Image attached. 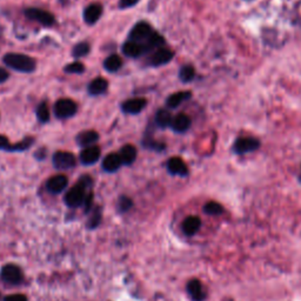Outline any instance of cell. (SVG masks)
Masks as SVG:
<instances>
[{
    "label": "cell",
    "instance_id": "1",
    "mask_svg": "<svg viewBox=\"0 0 301 301\" xmlns=\"http://www.w3.org/2000/svg\"><path fill=\"white\" fill-rule=\"evenodd\" d=\"M4 64L9 69L18 71L22 73H31L35 70V60L31 57L25 56V54L18 53H8L2 58Z\"/></svg>",
    "mask_w": 301,
    "mask_h": 301
},
{
    "label": "cell",
    "instance_id": "2",
    "mask_svg": "<svg viewBox=\"0 0 301 301\" xmlns=\"http://www.w3.org/2000/svg\"><path fill=\"white\" fill-rule=\"evenodd\" d=\"M86 189H89L86 185H84L82 181H78L77 185H74L69 192L65 196V202L70 207H79L84 205L86 199Z\"/></svg>",
    "mask_w": 301,
    "mask_h": 301
},
{
    "label": "cell",
    "instance_id": "3",
    "mask_svg": "<svg viewBox=\"0 0 301 301\" xmlns=\"http://www.w3.org/2000/svg\"><path fill=\"white\" fill-rule=\"evenodd\" d=\"M152 33H153V30H152L151 25L146 21H140L137 25H134V27L129 32V40L141 44L142 41L147 43Z\"/></svg>",
    "mask_w": 301,
    "mask_h": 301
},
{
    "label": "cell",
    "instance_id": "4",
    "mask_svg": "<svg viewBox=\"0 0 301 301\" xmlns=\"http://www.w3.org/2000/svg\"><path fill=\"white\" fill-rule=\"evenodd\" d=\"M77 103L71 99H60L54 105V113L59 119H67L77 113Z\"/></svg>",
    "mask_w": 301,
    "mask_h": 301
},
{
    "label": "cell",
    "instance_id": "5",
    "mask_svg": "<svg viewBox=\"0 0 301 301\" xmlns=\"http://www.w3.org/2000/svg\"><path fill=\"white\" fill-rule=\"evenodd\" d=\"M24 14L31 20L38 21L39 24L44 25V26H52L54 25L56 22V19H54L53 14H51L50 12L44 11V9L40 8H27L25 9Z\"/></svg>",
    "mask_w": 301,
    "mask_h": 301
},
{
    "label": "cell",
    "instance_id": "6",
    "mask_svg": "<svg viewBox=\"0 0 301 301\" xmlns=\"http://www.w3.org/2000/svg\"><path fill=\"white\" fill-rule=\"evenodd\" d=\"M76 157L70 152H57L53 155V165L58 170H70L76 166Z\"/></svg>",
    "mask_w": 301,
    "mask_h": 301
},
{
    "label": "cell",
    "instance_id": "7",
    "mask_svg": "<svg viewBox=\"0 0 301 301\" xmlns=\"http://www.w3.org/2000/svg\"><path fill=\"white\" fill-rule=\"evenodd\" d=\"M34 142V139L32 138H26L25 140H22L18 144H9L8 139L5 135H0V150L7 151V152H20L25 151L27 148L31 147V145Z\"/></svg>",
    "mask_w": 301,
    "mask_h": 301
},
{
    "label": "cell",
    "instance_id": "8",
    "mask_svg": "<svg viewBox=\"0 0 301 301\" xmlns=\"http://www.w3.org/2000/svg\"><path fill=\"white\" fill-rule=\"evenodd\" d=\"M259 146H260V141L255 138H239L234 144V151L237 152L238 154H245L248 153V152H253L255 150H258Z\"/></svg>",
    "mask_w": 301,
    "mask_h": 301
},
{
    "label": "cell",
    "instance_id": "9",
    "mask_svg": "<svg viewBox=\"0 0 301 301\" xmlns=\"http://www.w3.org/2000/svg\"><path fill=\"white\" fill-rule=\"evenodd\" d=\"M1 278L6 283L17 285L22 280L21 270L15 265H6L1 268Z\"/></svg>",
    "mask_w": 301,
    "mask_h": 301
},
{
    "label": "cell",
    "instance_id": "10",
    "mask_svg": "<svg viewBox=\"0 0 301 301\" xmlns=\"http://www.w3.org/2000/svg\"><path fill=\"white\" fill-rule=\"evenodd\" d=\"M150 50L146 44H141V43H135V41H126V43L122 45V52H124L125 56H127L129 58H138L142 56L145 52Z\"/></svg>",
    "mask_w": 301,
    "mask_h": 301
},
{
    "label": "cell",
    "instance_id": "11",
    "mask_svg": "<svg viewBox=\"0 0 301 301\" xmlns=\"http://www.w3.org/2000/svg\"><path fill=\"white\" fill-rule=\"evenodd\" d=\"M100 154H101V151H100V148L98 146H89L85 147L82 151V153H80V163L86 165V166H89V165H93L96 164L97 161L99 160Z\"/></svg>",
    "mask_w": 301,
    "mask_h": 301
},
{
    "label": "cell",
    "instance_id": "12",
    "mask_svg": "<svg viewBox=\"0 0 301 301\" xmlns=\"http://www.w3.org/2000/svg\"><path fill=\"white\" fill-rule=\"evenodd\" d=\"M147 105L146 99L144 98H132L129 100H126V101L122 103L121 108L125 113H128V114H138L140 113L142 109L145 108V106Z\"/></svg>",
    "mask_w": 301,
    "mask_h": 301
},
{
    "label": "cell",
    "instance_id": "13",
    "mask_svg": "<svg viewBox=\"0 0 301 301\" xmlns=\"http://www.w3.org/2000/svg\"><path fill=\"white\" fill-rule=\"evenodd\" d=\"M174 57V53L172 51L166 50V48H159L153 53V56L151 57L150 64L152 66H161V65L168 64L172 58Z\"/></svg>",
    "mask_w": 301,
    "mask_h": 301
},
{
    "label": "cell",
    "instance_id": "14",
    "mask_svg": "<svg viewBox=\"0 0 301 301\" xmlns=\"http://www.w3.org/2000/svg\"><path fill=\"white\" fill-rule=\"evenodd\" d=\"M167 170L168 172L174 174V176L186 177L189 174V168H187L186 164L184 163L183 159L180 158H171L167 161Z\"/></svg>",
    "mask_w": 301,
    "mask_h": 301
},
{
    "label": "cell",
    "instance_id": "15",
    "mask_svg": "<svg viewBox=\"0 0 301 301\" xmlns=\"http://www.w3.org/2000/svg\"><path fill=\"white\" fill-rule=\"evenodd\" d=\"M102 14V6L100 4H91L87 6L84 11V20L86 24L93 25L101 18Z\"/></svg>",
    "mask_w": 301,
    "mask_h": 301
},
{
    "label": "cell",
    "instance_id": "16",
    "mask_svg": "<svg viewBox=\"0 0 301 301\" xmlns=\"http://www.w3.org/2000/svg\"><path fill=\"white\" fill-rule=\"evenodd\" d=\"M67 184H69L67 178L59 174V176L52 177L51 179L47 181L46 187H47L48 192H51L53 194H58V193H61L65 189H66Z\"/></svg>",
    "mask_w": 301,
    "mask_h": 301
},
{
    "label": "cell",
    "instance_id": "17",
    "mask_svg": "<svg viewBox=\"0 0 301 301\" xmlns=\"http://www.w3.org/2000/svg\"><path fill=\"white\" fill-rule=\"evenodd\" d=\"M187 292L193 301H203L206 299V293L199 280L193 279L187 284Z\"/></svg>",
    "mask_w": 301,
    "mask_h": 301
},
{
    "label": "cell",
    "instance_id": "18",
    "mask_svg": "<svg viewBox=\"0 0 301 301\" xmlns=\"http://www.w3.org/2000/svg\"><path fill=\"white\" fill-rule=\"evenodd\" d=\"M122 161L120 155L118 153H111L105 158L102 161V168L108 173L116 172L121 167Z\"/></svg>",
    "mask_w": 301,
    "mask_h": 301
},
{
    "label": "cell",
    "instance_id": "19",
    "mask_svg": "<svg viewBox=\"0 0 301 301\" xmlns=\"http://www.w3.org/2000/svg\"><path fill=\"white\" fill-rule=\"evenodd\" d=\"M191 126V119L189 118V115L184 114V113H180L174 116L172 119V124H171V127L174 132H178V133H184L186 132L187 129L190 128Z\"/></svg>",
    "mask_w": 301,
    "mask_h": 301
},
{
    "label": "cell",
    "instance_id": "20",
    "mask_svg": "<svg viewBox=\"0 0 301 301\" xmlns=\"http://www.w3.org/2000/svg\"><path fill=\"white\" fill-rule=\"evenodd\" d=\"M99 140V134L95 131H85L77 135V142L79 146H93Z\"/></svg>",
    "mask_w": 301,
    "mask_h": 301
},
{
    "label": "cell",
    "instance_id": "21",
    "mask_svg": "<svg viewBox=\"0 0 301 301\" xmlns=\"http://www.w3.org/2000/svg\"><path fill=\"white\" fill-rule=\"evenodd\" d=\"M200 226H201V220L199 216L191 215L187 216L185 221L183 222V231L186 235H194L199 231Z\"/></svg>",
    "mask_w": 301,
    "mask_h": 301
},
{
    "label": "cell",
    "instance_id": "22",
    "mask_svg": "<svg viewBox=\"0 0 301 301\" xmlns=\"http://www.w3.org/2000/svg\"><path fill=\"white\" fill-rule=\"evenodd\" d=\"M108 83L103 78H96L89 85V93L91 96H100L107 91Z\"/></svg>",
    "mask_w": 301,
    "mask_h": 301
},
{
    "label": "cell",
    "instance_id": "23",
    "mask_svg": "<svg viewBox=\"0 0 301 301\" xmlns=\"http://www.w3.org/2000/svg\"><path fill=\"white\" fill-rule=\"evenodd\" d=\"M119 155H120L122 164L131 165L137 159V150L133 145H125L119 152Z\"/></svg>",
    "mask_w": 301,
    "mask_h": 301
},
{
    "label": "cell",
    "instance_id": "24",
    "mask_svg": "<svg viewBox=\"0 0 301 301\" xmlns=\"http://www.w3.org/2000/svg\"><path fill=\"white\" fill-rule=\"evenodd\" d=\"M121 66H122V60L118 54H112V56L107 57L105 59V61H103V67H105V70L111 73L119 71L121 69Z\"/></svg>",
    "mask_w": 301,
    "mask_h": 301
},
{
    "label": "cell",
    "instance_id": "25",
    "mask_svg": "<svg viewBox=\"0 0 301 301\" xmlns=\"http://www.w3.org/2000/svg\"><path fill=\"white\" fill-rule=\"evenodd\" d=\"M191 93L190 92H177L174 95L170 96L167 99V106L171 108H176L180 103H183L184 101H186L187 99L191 98Z\"/></svg>",
    "mask_w": 301,
    "mask_h": 301
},
{
    "label": "cell",
    "instance_id": "26",
    "mask_svg": "<svg viewBox=\"0 0 301 301\" xmlns=\"http://www.w3.org/2000/svg\"><path fill=\"white\" fill-rule=\"evenodd\" d=\"M172 115H171V113L166 111V109H160V111L157 112V114H155V124H157L159 127L165 128L167 127V126H170L172 124Z\"/></svg>",
    "mask_w": 301,
    "mask_h": 301
},
{
    "label": "cell",
    "instance_id": "27",
    "mask_svg": "<svg viewBox=\"0 0 301 301\" xmlns=\"http://www.w3.org/2000/svg\"><path fill=\"white\" fill-rule=\"evenodd\" d=\"M194 77H196V71H194V67L191 66V65H186V66H183L180 69L179 78L181 82L190 83L194 79Z\"/></svg>",
    "mask_w": 301,
    "mask_h": 301
},
{
    "label": "cell",
    "instance_id": "28",
    "mask_svg": "<svg viewBox=\"0 0 301 301\" xmlns=\"http://www.w3.org/2000/svg\"><path fill=\"white\" fill-rule=\"evenodd\" d=\"M203 212L208 215H220L225 212V209L219 202L209 201L203 207Z\"/></svg>",
    "mask_w": 301,
    "mask_h": 301
},
{
    "label": "cell",
    "instance_id": "29",
    "mask_svg": "<svg viewBox=\"0 0 301 301\" xmlns=\"http://www.w3.org/2000/svg\"><path fill=\"white\" fill-rule=\"evenodd\" d=\"M38 120L40 122H47L50 120V109L46 102H41L37 108Z\"/></svg>",
    "mask_w": 301,
    "mask_h": 301
},
{
    "label": "cell",
    "instance_id": "30",
    "mask_svg": "<svg viewBox=\"0 0 301 301\" xmlns=\"http://www.w3.org/2000/svg\"><path fill=\"white\" fill-rule=\"evenodd\" d=\"M90 50H91V47H90L89 44H87V43H79L73 47L72 54H73L74 58H83V57H85V56H87V54H89Z\"/></svg>",
    "mask_w": 301,
    "mask_h": 301
},
{
    "label": "cell",
    "instance_id": "31",
    "mask_svg": "<svg viewBox=\"0 0 301 301\" xmlns=\"http://www.w3.org/2000/svg\"><path fill=\"white\" fill-rule=\"evenodd\" d=\"M164 44H165V39L161 37L160 34L155 33V32L152 33L150 39H148L147 43H146V45L148 46V48H150V50H151V48H154V47L155 48L161 47Z\"/></svg>",
    "mask_w": 301,
    "mask_h": 301
},
{
    "label": "cell",
    "instance_id": "32",
    "mask_svg": "<svg viewBox=\"0 0 301 301\" xmlns=\"http://www.w3.org/2000/svg\"><path fill=\"white\" fill-rule=\"evenodd\" d=\"M65 72L71 74H82L85 72V66L82 63H79V61H76V63L67 65L65 67Z\"/></svg>",
    "mask_w": 301,
    "mask_h": 301
},
{
    "label": "cell",
    "instance_id": "33",
    "mask_svg": "<svg viewBox=\"0 0 301 301\" xmlns=\"http://www.w3.org/2000/svg\"><path fill=\"white\" fill-rule=\"evenodd\" d=\"M132 205H133V202H132L131 199L127 198V197H121L118 202V208L120 212H127Z\"/></svg>",
    "mask_w": 301,
    "mask_h": 301
},
{
    "label": "cell",
    "instance_id": "34",
    "mask_svg": "<svg viewBox=\"0 0 301 301\" xmlns=\"http://www.w3.org/2000/svg\"><path fill=\"white\" fill-rule=\"evenodd\" d=\"M144 145H145V147L151 148V150H154V151H161V150H164V148H165L164 144H160V142H157V141H153V140L145 141Z\"/></svg>",
    "mask_w": 301,
    "mask_h": 301
},
{
    "label": "cell",
    "instance_id": "35",
    "mask_svg": "<svg viewBox=\"0 0 301 301\" xmlns=\"http://www.w3.org/2000/svg\"><path fill=\"white\" fill-rule=\"evenodd\" d=\"M139 2V0H120L119 1V7L120 8H129L133 7Z\"/></svg>",
    "mask_w": 301,
    "mask_h": 301
},
{
    "label": "cell",
    "instance_id": "36",
    "mask_svg": "<svg viewBox=\"0 0 301 301\" xmlns=\"http://www.w3.org/2000/svg\"><path fill=\"white\" fill-rule=\"evenodd\" d=\"M100 219H101V216H100V212H99V209H97V211L95 212V214H93L92 218H91L90 227H97V226L99 225Z\"/></svg>",
    "mask_w": 301,
    "mask_h": 301
},
{
    "label": "cell",
    "instance_id": "37",
    "mask_svg": "<svg viewBox=\"0 0 301 301\" xmlns=\"http://www.w3.org/2000/svg\"><path fill=\"white\" fill-rule=\"evenodd\" d=\"M4 301H27V298L22 294H12L5 298Z\"/></svg>",
    "mask_w": 301,
    "mask_h": 301
},
{
    "label": "cell",
    "instance_id": "38",
    "mask_svg": "<svg viewBox=\"0 0 301 301\" xmlns=\"http://www.w3.org/2000/svg\"><path fill=\"white\" fill-rule=\"evenodd\" d=\"M7 78H8V72H7V71H6L5 69H1V67H0V84L5 83L6 80H7Z\"/></svg>",
    "mask_w": 301,
    "mask_h": 301
},
{
    "label": "cell",
    "instance_id": "39",
    "mask_svg": "<svg viewBox=\"0 0 301 301\" xmlns=\"http://www.w3.org/2000/svg\"><path fill=\"white\" fill-rule=\"evenodd\" d=\"M299 180H300V183H301V173H300V177H299Z\"/></svg>",
    "mask_w": 301,
    "mask_h": 301
}]
</instances>
